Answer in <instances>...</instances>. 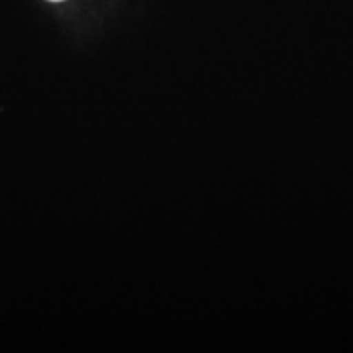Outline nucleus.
Masks as SVG:
<instances>
[{"label": "nucleus", "instance_id": "obj_1", "mask_svg": "<svg viewBox=\"0 0 353 353\" xmlns=\"http://www.w3.org/2000/svg\"><path fill=\"white\" fill-rule=\"evenodd\" d=\"M50 2H63V0H50Z\"/></svg>", "mask_w": 353, "mask_h": 353}]
</instances>
